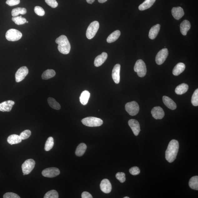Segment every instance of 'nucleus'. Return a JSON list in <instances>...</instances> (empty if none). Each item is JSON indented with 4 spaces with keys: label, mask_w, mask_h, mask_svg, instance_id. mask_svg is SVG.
I'll return each mask as SVG.
<instances>
[{
    "label": "nucleus",
    "mask_w": 198,
    "mask_h": 198,
    "mask_svg": "<svg viewBox=\"0 0 198 198\" xmlns=\"http://www.w3.org/2000/svg\"><path fill=\"white\" fill-rule=\"evenodd\" d=\"M179 149V144L177 140H173L170 142L165 153V159L167 161L171 163L175 160Z\"/></svg>",
    "instance_id": "obj_1"
},
{
    "label": "nucleus",
    "mask_w": 198,
    "mask_h": 198,
    "mask_svg": "<svg viewBox=\"0 0 198 198\" xmlns=\"http://www.w3.org/2000/svg\"><path fill=\"white\" fill-rule=\"evenodd\" d=\"M56 42L58 44V49L59 52L63 54H69L71 50V44L66 36H60L57 38Z\"/></svg>",
    "instance_id": "obj_2"
},
{
    "label": "nucleus",
    "mask_w": 198,
    "mask_h": 198,
    "mask_svg": "<svg viewBox=\"0 0 198 198\" xmlns=\"http://www.w3.org/2000/svg\"><path fill=\"white\" fill-rule=\"evenodd\" d=\"M82 122L86 126L90 127L100 126L103 123L101 119L94 117H87L83 119Z\"/></svg>",
    "instance_id": "obj_3"
},
{
    "label": "nucleus",
    "mask_w": 198,
    "mask_h": 198,
    "mask_svg": "<svg viewBox=\"0 0 198 198\" xmlns=\"http://www.w3.org/2000/svg\"><path fill=\"white\" fill-rule=\"evenodd\" d=\"M22 33L16 29H11L8 30L6 33V38L10 41H16L21 39Z\"/></svg>",
    "instance_id": "obj_4"
},
{
    "label": "nucleus",
    "mask_w": 198,
    "mask_h": 198,
    "mask_svg": "<svg viewBox=\"0 0 198 198\" xmlns=\"http://www.w3.org/2000/svg\"><path fill=\"white\" fill-rule=\"evenodd\" d=\"M134 70L140 77H144L145 76L147 71L145 63L142 59H138L136 62Z\"/></svg>",
    "instance_id": "obj_5"
},
{
    "label": "nucleus",
    "mask_w": 198,
    "mask_h": 198,
    "mask_svg": "<svg viewBox=\"0 0 198 198\" xmlns=\"http://www.w3.org/2000/svg\"><path fill=\"white\" fill-rule=\"evenodd\" d=\"M99 25L97 21L91 23L87 28L86 35L89 39H91L95 37L99 28Z\"/></svg>",
    "instance_id": "obj_6"
},
{
    "label": "nucleus",
    "mask_w": 198,
    "mask_h": 198,
    "mask_svg": "<svg viewBox=\"0 0 198 198\" xmlns=\"http://www.w3.org/2000/svg\"><path fill=\"white\" fill-rule=\"evenodd\" d=\"M125 109L130 115L135 116L139 112V106L137 102L135 101L129 102V103L125 104Z\"/></svg>",
    "instance_id": "obj_7"
},
{
    "label": "nucleus",
    "mask_w": 198,
    "mask_h": 198,
    "mask_svg": "<svg viewBox=\"0 0 198 198\" xmlns=\"http://www.w3.org/2000/svg\"><path fill=\"white\" fill-rule=\"evenodd\" d=\"M35 161L33 159H28L24 161L22 165V169L23 174L25 175L30 173L34 168Z\"/></svg>",
    "instance_id": "obj_8"
},
{
    "label": "nucleus",
    "mask_w": 198,
    "mask_h": 198,
    "mask_svg": "<svg viewBox=\"0 0 198 198\" xmlns=\"http://www.w3.org/2000/svg\"><path fill=\"white\" fill-rule=\"evenodd\" d=\"M60 171L56 167L47 168L43 170L42 175L44 177L48 178H54L60 174Z\"/></svg>",
    "instance_id": "obj_9"
},
{
    "label": "nucleus",
    "mask_w": 198,
    "mask_h": 198,
    "mask_svg": "<svg viewBox=\"0 0 198 198\" xmlns=\"http://www.w3.org/2000/svg\"><path fill=\"white\" fill-rule=\"evenodd\" d=\"M169 54V52L167 48H163L157 53L156 57V62L159 65L163 64Z\"/></svg>",
    "instance_id": "obj_10"
},
{
    "label": "nucleus",
    "mask_w": 198,
    "mask_h": 198,
    "mask_svg": "<svg viewBox=\"0 0 198 198\" xmlns=\"http://www.w3.org/2000/svg\"><path fill=\"white\" fill-rule=\"evenodd\" d=\"M28 69L25 66L20 68L17 71L15 74L16 81L20 82L24 80L28 74Z\"/></svg>",
    "instance_id": "obj_11"
},
{
    "label": "nucleus",
    "mask_w": 198,
    "mask_h": 198,
    "mask_svg": "<svg viewBox=\"0 0 198 198\" xmlns=\"http://www.w3.org/2000/svg\"><path fill=\"white\" fill-rule=\"evenodd\" d=\"M151 114L153 118L156 119H162L165 115L163 109L160 106L153 108L151 110Z\"/></svg>",
    "instance_id": "obj_12"
},
{
    "label": "nucleus",
    "mask_w": 198,
    "mask_h": 198,
    "mask_svg": "<svg viewBox=\"0 0 198 198\" xmlns=\"http://www.w3.org/2000/svg\"><path fill=\"white\" fill-rule=\"evenodd\" d=\"M128 124L134 135H138L140 130V123L138 121L135 119H131L129 121Z\"/></svg>",
    "instance_id": "obj_13"
},
{
    "label": "nucleus",
    "mask_w": 198,
    "mask_h": 198,
    "mask_svg": "<svg viewBox=\"0 0 198 198\" xmlns=\"http://www.w3.org/2000/svg\"><path fill=\"white\" fill-rule=\"evenodd\" d=\"M120 65L119 64H117L114 66L112 70V79L116 84H119L120 81Z\"/></svg>",
    "instance_id": "obj_14"
},
{
    "label": "nucleus",
    "mask_w": 198,
    "mask_h": 198,
    "mask_svg": "<svg viewBox=\"0 0 198 198\" xmlns=\"http://www.w3.org/2000/svg\"><path fill=\"white\" fill-rule=\"evenodd\" d=\"M101 191L105 193H109L111 192L112 187L109 180L105 179L101 181L100 185Z\"/></svg>",
    "instance_id": "obj_15"
},
{
    "label": "nucleus",
    "mask_w": 198,
    "mask_h": 198,
    "mask_svg": "<svg viewBox=\"0 0 198 198\" xmlns=\"http://www.w3.org/2000/svg\"><path fill=\"white\" fill-rule=\"evenodd\" d=\"M15 102L11 100L4 101L0 104V111L3 112H10Z\"/></svg>",
    "instance_id": "obj_16"
},
{
    "label": "nucleus",
    "mask_w": 198,
    "mask_h": 198,
    "mask_svg": "<svg viewBox=\"0 0 198 198\" xmlns=\"http://www.w3.org/2000/svg\"><path fill=\"white\" fill-rule=\"evenodd\" d=\"M171 12L172 16L177 20H179L185 14L184 10L180 7L173 8Z\"/></svg>",
    "instance_id": "obj_17"
},
{
    "label": "nucleus",
    "mask_w": 198,
    "mask_h": 198,
    "mask_svg": "<svg viewBox=\"0 0 198 198\" xmlns=\"http://www.w3.org/2000/svg\"><path fill=\"white\" fill-rule=\"evenodd\" d=\"M108 54L107 53L103 52L100 55L96 57L94 62V65L96 67H99L104 63L107 59Z\"/></svg>",
    "instance_id": "obj_18"
},
{
    "label": "nucleus",
    "mask_w": 198,
    "mask_h": 198,
    "mask_svg": "<svg viewBox=\"0 0 198 198\" xmlns=\"http://www.w3.org/2000/svg\"><path fill=\"white\" fill-rule=\"evenodd\" d=\"M163 101L165 105L170 109L175 110L176 108V103L170 97L164 96L163 97Z\"/></svg>",
    "instance_id": "obj_19"
},
{
    "label": "nucleus",
    "mask_w": 198,
    "mask_h": 198,
    "mask_svg": "<svg viewBox=\"0 0 198 198\" xmlns=\"http://www.w3.org/2000/svg\"><path fill=\"white\" fill-rule=\"evenodd\" d=\"M180 28L181 33L183 35H186L187 33L190 28V23L189 21L185 20L181 23Z\"/></svg>",
    "instance_id": "obj_20"
},
{
    "label": "nucleus",
    "mask_w": 198,
    "mask_h": 198,
    "mask_svg": "<svg viewBox=\"0 0 198 198\" xmlns=\"http://www.w3.org/2000/svg\"><path fill=\"white\" fill-rule=\"evenodd\" d=\"M160 25L157 24L152 27L149 32V37L151 39H154L157 37L160 30Z\"/></svg>",
    "instance_id": "obj_21"
},
{
    "label": "nucleus",
    "mask_w": 198,
    "mask_h": 198,
    "mask_svg": "<svg viewBox=\"0 0 198 198\" xmlns=\"http://www.w3.org/2000/svg\"><path fill=\"white\" fill-rule=\"evenodd\" d=\"M185 69V64L183 63H179L173 69L172 74L175 76H178L184 71Z\"/></svg>",
    "instance_id": "obj_22"
},
{
    "label": "nucleus",
    "mask_w": 198,
    "mask_h": 198,
    "mask_svg": "<svg viewBox=\"0 0 198 198\" xmlns=\"http://www.w3.org/2000/svg\"><path fill=\"white\" fill-rule=\"evenodd\" d=\"M90 95V93L88 91L85 90L83 91L80 97V101L81 103L83 105H86L88 103Z\"/></svg>",
    "instance_id": "obj_23"
},
{
    "label": "nucleus",
    "mask_w": 198,
    "mask_h": 198,
    "mask_svg": "<svg viewBox=\"0 0 198 198\" xmlns=\"http://www.w3.org/2000/svg\"><path fill=\"white\" fill-rule=\"evenodd\" d=\"M22 140L20 136L16 135H10L7 139L8 142L11 145L20 143Z\"/></svg>",
    "instance_id": "obj_24"
},
{
    "label": "nucleus",
    "mask_w": 198,
    "mask_h": 198,
    "mask_svg": "<svg viewBox=\"0 0 198 198\" xmlns=\"http://www.w3.org/2000/svg\"><path fill=\"white\" fill-rule=\"evenodd\" d=\"M189 86L188 84H180L176 87L175 92L176 94L182 95L186 93L188 91Z\"/></svg>",
    "instance_id": "obj_25"
},
{
    "label": "nucleus",
    "mask_w": 198,
    "mask_h": 198,
    "mask_svg": "<svg viewBox=\"0 0 198 198\" xmlns=\"http://www.w3.org/2000/svg\"><path fill=\"white\" fill-rule=\"evenodd\" d=\"M156 1V0H145L143 3L139 6V9L142 11L150 8Z\"/></svg>",
    "instance_id": "obj_26"
},
{
    "label": "nucleus",
    "mask_w": 198,
    "mask_h": 198,
    "mask_svg": "<svg viewBox=\"0 0 198 198\" xmlns=\"http://www.w3.org/2000/svg\"><path fill=\"white\" fill-rule=\"evenodd\" d=\"M121 34L119 30L114 31L109 36L107 39V42L108 43H111L116 41L118 39Z\"/></svg>",
    "instance_id": "obj_27"
},
{
    "label": "nucleus",
    "mask_w": 198,
    "mask_h": 198,
    "mask_svg": "<svg viewBox=\"0 0 198 198\" xmlns=\"http://www.w3.org/2000/svg\"><path fill=\"white\" fill-rule=\"evenodd\" d=\"M87 149V146L84 143H81L76 149L75 154L77 156H82L84 154Z\"/></svg>",
    "instance_id": "obj_28"
},
{
    "label": "nucleus",
    "mask_w": 198,
    "mask_h": 198,
    "mask_svg": "<svg viewBox=\"0 0 198 198\" xmlns=\"http://www.w3.org/2000/svg\"><path fill=\"white\" fill-rule=\"evenodd\" d=\"M56 72L53 69H48L43 73L42 78L43 80H48L56 75Z\"/></svg>",
    "instance_id": "obj_29"
},
{
    "label": "nucleus",
    "mask_w": 198,
    "mask_h": 198,
    "mask_svg": "<svg viewBox=\"0 0 198 198\" xmlns=\"http://www.w3.org/2000/svg\"><path fill=\"white\" fill-rule=\"evenodd\" d=\"M189 187L191 189L198 190V176H194L190 178L189 182Z\"/></svg>",
    "instance_id": "obj_30"
},
{
    "label": "nucleus",
    "mask_w": 198,
    "mask_h": 198,
    "mask_svg": "<svg viewBox=\"0 0 198 198\" xmlns=\"http://www.w3.org/2000/svg\"><path fill=\"white\" fill-rule=\"evenodd\" d=\"M48 105L54 109L59 110L61 109V106L56 100L52 97L48 98Z\"/></svg>",
    "instance_id": "obj_31"
},
{
    "label": "nucleus",
    "mask_w": 198,
    "mask_h": 198,
    "mask_svg": "<svg viewBox=\"0 0 198 198\" xmlns=\"http://www.w3.org/2000/svg\"><path fill=\"white\" fill-rule=\"evenodd\" d=\"M27 13V10L25 8H14L12 11V15L13 17L18 16L19 14L24 15Z\"/></svg>",
    "instance_id": "obj_32"
},
{
    "label": "nucleus",
    "mask_w": 198,
    "mask_h": 198,
    "mask_svg": "<svg viewBox=\"0 0 198 198\" xmlns=\"http://www.w3.org/2000/svg\"><path fill=\"white\" fill-rule=\"evenodd\" d=\"M12 20L16 24L18 25L24 24L27 21L26 19L22 18L21 16L13 17L12 18Z\"/></svg>",
    "instance_id": "obj_33"
},
{
    "label": "nucleus",
    "mask_w": 198,
    "mask_h": 198,
    "mask_svg": "<svg viewBox=\"0 0 198 198\" xmlns=\"http://www.w3.org/2000/svg\"><path fill=\"white\" fill-rule=\"evenodd\" d=\"M54 139L52 137H49L46 142L44 149L46 151L50 150L54 146Z\"/></svg>",
    "instance_id": "obj_34"
},
{
    "label": "nucleus",
    "mask_w": 198,
    "mask_h": 198,
    "mask_svg": "<svg viewBox=\"0 0 198 198\" xmlns=\"http://www.w3.org/2000/svg\"><path fill=\"white\" fill-rule=\"evenodd\" d=\"M44 198H58V194L56 190H51L47 193L44 195Z\"/></svg>",
    "instance_id": "obj_35"
},
{
    "label": "nucleus",
    "mask_w": 198,
    "mask_h": 198,
    "mask_svg": "<svg viewBox=\"0 0 198 198\" xmlns=\"http://www.w3.org/2000/svg\"><path fill=\"white\" fill-rule=\"evenodd\" d=\"M191 103L194 106L198 105V89L196 90L191 97Z\"/></svg>",
    "instance_id": "obj_36"
},
{
    "label": "nucleus",
    "mask_w": 198,
    "mask_h": 198,
    "mask_svg": "<svg viewBox=\"0 0 198 198\" xmlns=\"http://www.w3.org/2000/svg\"><path fill=\"white\" fill-rule=\"evenodd\" d=\"M31 132L29 130H25L20 134V137L22 140H24L29 138L31 135Z\"/></svg>",
    "instance_id": "obj_37"
},
{
    "label": "nucleus",
    "mask_w": 198,
    "mask_h": 198,
    "mask_svg": "<svg viewBox=\"0 0 198 198\" xmlns=\"http://www.w3.org/2000/svg\"><path fill=\"white\" fill-rule=\"evenodd\" d=\"M116 177L117 179L121 183H124L126 180L125 175L124 172H118L116 175Z\"/></svg>",
    "instance_id": "obj_38"
},
{
    "label": "nucleus",
    "mask_w": 198,
    "mask_h": 198,
    "mask_svg": "<svg viewBox=\"0 0 198 198\" xmlns=\"http://www.w3.org/2000/svg\"><path fill=\"white\" fill-rule=\"evenodd\" d=\"M35 13L40 16H43L45 14V12L42 7L40 6H37L34 8Z\"/></svg>",
    "instance_id": "obj_39"
},
{
    "label": "nucleus",
    "mask_w": 198,
    "mask_h": 198,
    "mask_svg": "<svg viewBox=\"0 0 198 198\" xmlns=\"http://www.w3.org/2000/svg\"><path fill=\"white\" fill-rule=\"evenodd\" d=\"M129 172L132 175H137L140 174V170L139 168L137 167H134L129 169Z\"/></svg>",
    "instance_id": "obj_40"
},
{
    "label": "nucleus",
    "mask_w": 198,
    "mask_h": 198,
    "mask_svg": "<svg viewBox=\"0 0 198 198\" xmlns=\"http://www.w3.org/2000/svg\"><path fill=\"white\" fill-rule=\"evenodd\" d=\"M46 3L50 7L55 8L58 6V3L56 0H45Z\"/></svg>",
    "instance_id": "obj_41"
},
{
    "label": "nucleus",
    "mask_w": 198,
    "mask_h": 198,
    "mask_svg": "<svg viewBox=\"0 0 198 198\" xmlns=\"http://www.w3.org/2000/svg\"><path fill=\"white\" fill-rule=\"evenodd\" d=\"M4 198H20L18 195L12 192L6 193L3 195Z\"/></svg>",
    "instance_id": "obj_42"
},
{
    "label": "nucleus",
    "mask_w": 198,
    "mask_h": 198,
    "mask_svg": "<svg viewBox=\"0 0 198 198\" xmlns=\"http://www.w3.org/2000/svg\"><path fill=\"white\" fill-rule=\"evenodd\" d=\"M20 3V0H7L6 3L10 6L18 5Z\"/></svg>",
    "instance_id": "obj_43"
},
{
    "label": "nucleus",
    "mask_w": 198,
    "mask_h": 198,
    "mask_svg": "<svg viewBox=\"0 0 198 198\" xmlns=\"http://www.w3.org/2000/svg\"><path fill=\"white\" fill-rule=\"evenodd\" d=\"M82 198H92V195L90 194L87 191H84L82 194Z\"/></svg>",
    "instance_id": "obj_44"
},
{
    "label": "nucleus",
    "mask_w": 198,
    "mask_h": 198,
    "mask_svg": "<svg viewBox=\"0 0 198 198\" xmlns=\"http://www.w3.org/2000/svg\"><path fill=\"white\" fill-rule=\"evenodd\" d=\"M95 0H86V1L87 3L89 4H92L94 3Z\"/></svg>",
    "instance_id": "obj_45"
},
{
    "label": "nucleus",
    "mask_w": 198,
    "mask_h": 198,
    "mask_svg": "<svg viewBox=\"0 0 198 198\" xmlns=\"http://www.w3.org/2000/svg\"><path fill=\"white\" fill-rule=\"evenodd\" d=\"M100 3H105L108 0H98Z\"/></svg>",
    "instance_id": "obj_46"
},
{
    "label": "nucleus",
    "mask_w": 198,
    "mask_h": 198,
    "mask_svg": "<svg viewBox=\"0 0 198 198\" xmlns=\"http://www.w3.org/2000/svg\"><path fill=\"white\" fill-rule=\"evenodd\" d=\"M124 198H129V197H124Z\"/></svg>",
    "instance_id": "obj_47"
},
{
    "label": "nucleus",
    "mask_w": 198,
    "mask_h": 198,
    "mask_svg": "<svg viewBox=\"0 0 198 198\" xmlns=\"http://www.w3.org/2000/svg\"><path fill=\"white\" fill-rule=\"evenodd\" d=\"M26 23H28V21H26Z\"/></svg>",
    "instance_id": "obj_48"
}]
</instances>
